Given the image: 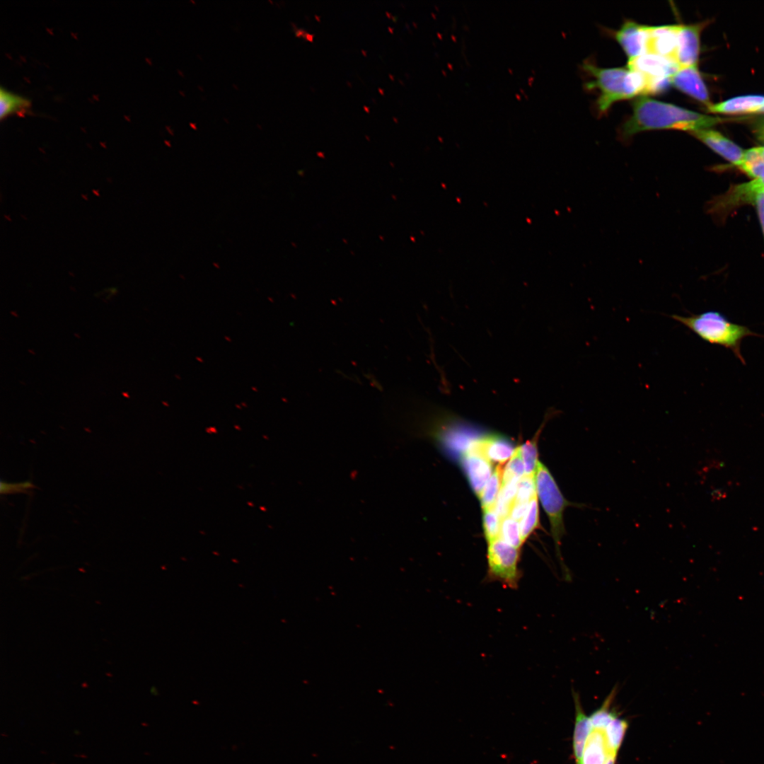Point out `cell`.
<instances>
[{"label": "cell", "mask_w": 764, "mask_h": 764, "mask_svg": "<svg viewBox=\"0 0 764 764\" xmlns=\"http://www.w3.org/2000/svg\"><path fill=\"white\" fill-rule=\"evenodd\" d=\"M614 686L602 705L587 715L579 695L572 691L575 708L572 734V756L575 764H615L629 728L627 719L613 706L617 693Z\"/></svg>", "instance_id": "cell-1"}, {"label": "cell", "mask_w": 764, "mask_h": 764, "mask_svg": "<svg viewBox=\"0 0 764 764\" xmlns=\"http://www.w3.org/2000/svg\"><path fill=\"white\" fill-rule=\"evenodd\" d=\"M719 117L702 115L676 105L642 96L632 104V113L623 125V135L659 129L692 132L708 129L721 122Z\"/></svg>", "instance_id": "cell-2"}, {"label": "cell", "mask_w": 764, "mask_h": 764, "mask_svg": "<svg viewBox=\"0 0 764 764\" xmlns=\"http://www.w3.org/2000/svg\"><path fill=\"white\" fill-rule=\"evenodd\" d=\"M670 317L687 327L702 340L729 349L743 364L746 361L741 354L742 341L747 337L760 336L745 325L729 320L724 315L716 311H707L688 316L673 314Z\"/></svg>", "instance_id": "cell-3"}, {"label": "cell", "mask_w": 764, "mask_h": 764, "mask_svg": "<svg viewBox=\"0 0 764 764\" xmlns=\"http://www.w3.org/2000/svg\"><path fill=\"white\" fill-rule=\"evenodd\" d=\"M535 482L537 495L550 521L557 557L566 579H570V572L564 564L560 551L561 540L566 534L563 519L564 511L568 507L581 509L586 506L566 499L549 470L539 461Z\"/></svg>", "instance_id": "cell-4"}, {"label": "cell", "mask_w": 764, "mask_h": 764, "mask_svg": "<svg viewBox=\"0 0 764 764\" xmlns=\"http://www.w3.org/2000/svg\"><path fill=\"white\" fill-rule=\"evenodd\" d=\"M583 69L591 77L589 89L597 88L600 94L596 101L600 114H604L615 103L637 96L630 70L626 67L602 68L586 62Z\"/></svg>", "instance_id": "cell-5"}, {"label": "cell", "mask_w": 764, "mask_h": 764, "mask_svg": "<svg viewBox=\"0 0 764 764\" xmlns=\"http://www.w3.org/2000/svg\"><path fill=\"white\" fill-rule=\"evenodd\" d=\"M487 558V581H497L511 589L519 587L521 578L519 568L520 549L498 538L488 543Z\"/></svg>", "instance_id": "cell-6"}, {"label": "cell", "mask_w": 764, "mask_h": 764, "mask_svg": "<svg viewBox=\"0 0 764 764\" xmlns=\"http://www.w3.org/2000/svg\"><path fill=\"white\" fill-rule=\"evenodd\" d=\"M761 193H764V184L758 178L736 184L714 197L707 205V211L717 220L724 221L735 209L745 205L753 206Z\"/></svg>", "instance_id": "cell-7"}, {"label": "cell", "mask_w": 764, "mask_h": 764, "mask_svg": "<svg viewBox=\"0 0 764 764\" xmlns=\"http://www.w3.org/2000/svg\"><path fill=\"white\" fill-rule=\"evenodd\" d=\"M649 26L627 20L614 33L628 61L647 54Z\"/></svg>", "instance_id": "cell-8"}, {"label": "cell", "mask_w": 764, "mask_h": 764, "mask_svg": "<svg viewBox=\"0 0 764 764\" xmlns=\"http://www.w3.org/2000/svg\"><path fill=\"white\" fill-rule=\"evenodd\" d=\"M627 67L644 74L648 79L649 85L671 79L679 68L673 60L650 53L628 61Z\"/></svg>", "instance_id": "cell-9"}, {"label": "cell", "mask_w": 764, "mask_h": 764, "mask_svg": "<svg viewBox=\"0 0 764 764\" xmlns=\"http://www.w3.org/2000/svg\"><path fill=\"white\" fill-rule=\"evenodd\" d=\"M671 84L707 108L712 105L707 88L697 65L679 67L671 75Z\"/></svg>", "instance_id": "cell-10"}, {"label": "cell", "mask_w": 764, "mask_h": 764, "mask_svg": "<svg viewBox=\"0 0 764 764\" xmlns=\"http://www.w3.org/2000/svg\"><path fill=\"white\" fill-rule=\"evenodd\" d=\"M704 23L680 25L677 49L674 57L679 67L697 65L700 53V38Z\"/></svg>", "instance_id": "cell-11"}, {"label": "cell", "mask_w": 764, "mask_h": 764, "mask_svg": "<svg viewBox=\"0 0 764 764\" xmlns=\"http://www.w3.org/2000/svg\"><path fill=\"white\" fill-rule=\"evenodd\" d=\"M690 134L737 168L740 165L744 151L719 132L708 128L692 131Z\"/></svg>", "instance_id": "cell-12"}, {"label": "cell", "mask_w": 764, "mask_h": 764, "mask_svg": "<svg viewBox=\"0 0 764 764\" xmlns=\"http://www.w3.org/2000/svg\"><path fill=\"white\" fill-rule=\"evenodd\" d=\"M681 24L649 26L647 53L674 61Z\"/></svg>", "instance_id": "cell-13"}, {"label": "cell", "mask_w": 764, "mask_h": 764, "mask_svg": "<svg viewBox=\"0 0 764 764\" xmlns=\"http://www.w3.org/2000/svg\"><path fill=\"white\" fill-rule=\"evenodd\" d=\"M515 448L507 439L499 436L477 438L465 453L480 455L491 462L500 464L511 457Z\"/></svg>", "instance_id": "cell-14"}, {"label": "cell", "mask_w": 764, "mask_h": 764, "mask_svg": "<svg viewBox=\"0 0 764 764\" xmlns=\"http://www.w3.org/2000/svg\"><path fill=\"white\" fill-rule=\"evenodd\" d=\"M461 461L469 482L479 497L493 473L492 462L480 455L472 453L462 454Z\"/></svg>", "instance_id": "cell-15"}, {"label": "cell", "mask_w": 764, "mask_h": 764, "mask_svg": "<svg viewBox=\"0 0 764 764\" xmlns=\"http://www.w3.org/2000/svg\"><path fill=\"white\" fill-rule=\"evenodd\" d=\"M764 105V96L750 95L738 96L725 101L711 105L708 109L712 112L740 114L758 112Z\"/></svg>", "instance_id": "cell-16"}, {"label": "cell", "mask_w": 764, "mask_h": 764, "mask_svg": "<svg viewBox=\"0 0 764 764\" xmlns=\"http://www.w3.org/2000/svg\"><path fill=\"white\" fill-rule=\"evenodd\" d=\"M30 105V100L18 94L0 88V118L16 113H25Z\"/></svg>", "instance_id": "cell-17"}, {"label": "cell", "mask_w": 764, "mask_h": 764, "mask_svg": "<svg viewBox=\"0 0 764 764\" xmlns=\"http://www.w3.org/2000/svg\"><path fill=\"white\" fill-rule=\"evenodd\" d=\"M502 470L497 466L486 483L479 498L483 509H494L502 487Z\"/></svg>", "instance_id": "cell-18"}, {"label": "cell", "mask_w": 764, "mask_h": 764, "mask_svg": "<svg viewBox=\"0 0 764 764\" xmlns=\"http://www.w3.org/2000/svg\"><path fill=\"white\" fill-rule=\"evenodd\" d=\"M538 495L536 492L529 502L528 510L519 523L521 538L523 543L538 525Z\"/></svg>", "instance_id": "cell-19"}, {"label": "cell", "mask_w": 764, "mask_h": 764, "mask_svg": "<svg viewBox=\"0 0 764 764\" xmlns=\"http://www.w3.org/2000/svg\"><path fill=\"white\" fill-rule=\"evenodd\" d=\"M538 435H536L533 439L527 441L521 445V451L524 464V475L535 477L538 466Z\"/></svg>", "instance_id": "cell-20"}, {"label": "cell", "mask_w": 764, "mask_h": 764, "mask_svg": "<svg viewBox=\"0 0 764 764\" xmlns=\"http://www.w3.org/2000/svg\"><path fill=\"white\" fill-rule=\"evenodd\" d=\"M509 545L520 549L523 543L520 533L519 524L510 516L501 520L500 538Z\"/></svg>", "instance_id": "cell-21"}, {"label": "cell", "mask_w": 764, "mask_h": 764, "mask_svg": "<svg viewBox=\"0 0 764 764\" xmlns=\"http://www.w3.org/2000/svg\"><path fill=\"white\" fill-rule=\"evenodd\" d=\"M525 474L524 464L521 447L515 448L509 461L502 472V485H504L514 478H521Z\"/></svg>", "instance_id": "cell-22"}, {"label": "cell", "mask_w": 764, "mask_h": 764, "mask_svg": "<svg viewBox=\"0 0 764 764\" xmlns=\"http://www.w3.org/2000/svg\"><path fill=\"white\" fill-rule=\"evenodd\" d=\"M483 528L487 543L500 538L501 519L494 509H483Z\"/></svg>", "instance_id": "cell-23"}, {"label": "cell", "mask_w": 764, "mask_h": 764, "mask_svg": "<svg viewBox=\"0 0 764 764\" xmlns=\"http://www.w3.org/2000/svg\"><path fill=\"white\" fill-rule=\"evenodd\" d=\"M536 493L535 477L523 475L519 481L515 502H529Z\"/></svg>", "instance_id": "cell-24"}, {"label": "cell", "mask_w": 764, "mask_h": 764, "mask_svg": "<svg viewBox=\"0 0 764 764\" xmlns=\"http://www.w3.org/2000/svg\"><path fill=\"white\" fill-rule=\"evenodd\" d=\"M33 487V485L30 481L21 482L18 483H8L5 482L3 480L1 482L0 492L1 494H12L27 492L28 490Z\"/></svg>", "instance_id": "cell-25"}, {"label": "cell", "mask_w": 764, "mask_h": 764, "mask_svg": "<svg viewBox=\"0 0 764 764\" xmlns=\"http://www.w3.org/2000/svg\"><path fill=\"white\" fill-rule=\"evenodd\" d=\"M529 502H515L514 503L511 509L509 516L513 519L519 521H521L525 516Z\"/></svg>", "instance_id": "cell-26"}, {"label": "cell", "mask_w": 764, "mask_h": 764, "mask_svg": "<svg viewBox=\"0 0 764 764\" xmlns=\"http://www.w3.org/2000/svg\"><path fill=\"white\" fill-rule=\"evenodd\" d=\"M753 207L756 209L759 224L764 238V193L759 195Z\"/></svg>", "instance_id": "cell-27"}, {"label": "cell", "mask_w": 764, "mask_h": 764, "mask_svg": "<svg viewBox=\"0 0 764 764\" xmlns=\"http://www.w3.org/2000/svg\"><path fill=\"white\" fill-rule=\"evenodd\" d=\"M756 134L758 136V138L760 141L764 142V118L763 120H761L760 121L759 124L758 125L757 129H756Z\"/></svg>", "instance_id": "cell-28"}, {"label": "cell", "mask_w": 764, "mask_h": 764, "mask_svg": "<svg viewBox=\"0 0 764 764\" xmlns=\"http://www.w3.org/2000/svg\"><path fill=\"white\" fill-rule=\"evenodd\" d=\"M758 149L762 158L764 160V146L758 147Z\"/></svg>", "instance_id": "cell-29"}, {"label": "cell", "mask_w": 764, "mask_h": 764, "mask_svg": "<svg viewBox=\"0 0 764 764\" xmlns=\"http://www.w3.org/2000/svg\"><path fill=\"white\" fill-rule=\"evenodd\" d=\"M758 112H764V105H763L762 106V108H760V109L759 110Z\"/></svg>", "instance_id": "cell-30"}]
</instances>
